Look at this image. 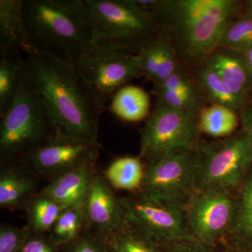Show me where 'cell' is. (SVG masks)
<instances>
[{
	"label": "cell",
	"instance_id": "obj_2",
	"mask_svg": "<svg viewBox=\"0 0 252 252\" xmlns=\"http://www.w3.org/2000/svg\"><path fill=\"white\" fill-rule=\"evenodd\" d=\"M23 16L36 53L73 61L93 44L85 0H24Z\"/></svg>",
	"mask_w": 252,
	"mask_h": 252
},
{
	"label": "cell",
	"instance_id": "obj_5",
	"mask_svg": "<svg viewBox=\"0 0 252 252\" xmlns=\"http://www.w3.org/2000/svg\"><path fill=\"white\" fill-rule=\"evenodd\" d=\"M89 9L93 43L138 54L158 28L152 15L135 0H85Z\"/></svg>",
	"mask_w": 252,
	"mask_h": 252
},
{
	"label": "cell",
	"instance_id": "obj_37",
	"mask_svg": "<svg viewBox=\"0 0 252 252\" xmlns=\"http://www.w3.org/2000/svg\"><path fill=\"white\" fill-rule=\"evenodd\" d=\"M217 252H236L223 245H220L216 248Z\"/></svg>",
	"mask_w": 252,
	"mask_h": 252
},
{
	"label": "cell",
	"instance_id": "obj_34",
	"mask_svg": "<svg viewBox=\"0 0 252 252\" xmlns=\"http://www.w3.org/2000/svg\"><path fill=\"white\" fill-rule=\"evenodd\" d=\"M165 252H217L212 249L195 242H182L165 246Z\"/></svg>",
	"mask_w": 252,
	"mask_h": 252
},
{
	"label": "cell",
	"instance_id": "obj_16",
	"mask_svg": "<svg viewBox=\"0 0 252 252\" xmlns=\"http://www.w3.org/2000/svg\"><path fill=\"white\" fill-rule=\"evenodd\" d=\"M96 170V164L74 169L46 184L40 192L66 208L84 206Z\"/></svg>",
	"mask_w": 252,
	"mask_h": 252
},
{
	"label": "cell",
	"instance_id": "obj_12",
	"mask_svg": "<svg viewBox=\"0 0 252 252\" xmlns=\"http://www.w3.org/2000/svg\"><path fill=\"white\" fill-rule=\"evenodd\" d=\"M101 149L99 142L79 140L58 127L49 140L22 158L47 184L74 169L94 165Z\"/></svg>",
	"mask_w": 252,
	"mask_h": 252
},
{
	"label": "cell",
	"instance_id": "obj_31",
	"mask_svg": "<svg viewBox=\"0 0 252 252\" xmlns=\"http://www.w3.org/2000/svg\"><path fill=\"white\" fill-rule=\"evenodd\" d=\"M158 95L159 104L176 110L194 112L196 105L195 96L189 95L171 91H156Z\"/></svg>",
	"mask_w": 252,
	"mask_h": 252
},
{
	"label": "cell",
	"instance_id": "obj_25",
	"mask_svg": "<svg viewBox=\"0 0 252 252\" xmlns=\"http://www.w3.org/2000/svg\"><path fill=\"white\" fill-rule=\"evenodd\" d=\"M85 207H67L64 209L54 224L48 235L55 243L66 246L74 241L84 229Z\"/></svg>",
	"mask_w": 252,
	"mask_h": 252
},
{
	"label": "cell",
	"instance_id": "obj_30",
	"mask_svg": "<svg viewBox=\"0 0 252 252\" xmlns=\"http://www.w3.org/2000/svg\"><path fill=\"white\" fill-rule=\"evenodd\" d=\"M65 252H111L102 236L84 229L74 241L65 246Z\"/></svg>",
	"mask_w": 252,
	"mask_h": 252
},
{
	"label": "cell",
	"instance_id": "obj_26",
	"mask_svg": "<svg viewBox=\"0 0 252 252\" xmlns=\"http://www.w3.org/2000/svg\"><path fill=\"white\" fill-rule=\"evenodd\" d=\"M200 83L210 97L216 102L235 110L240 107L242 101L232 94L215 69L207 64L199 74Z\"/></svg>",
	"mask_w": 252,
	"mask_h": 252
},
{
	"label": "cell",
	"instance_id": "obj_29",
	"mask_svg": "<svg viewBox=\"0 0 252 252\" xmlns=\"http://www.w3.org/2000/svg\"><path fill=\"white\" fill-rule=\"evenodd\" d=\"M31 232L27 225L18 227L1 223L0 225V252H21Z\"/></svg>",
	"mask_w": 252,
	"mask_h": 252
},
{
	"label": "cell",
	"instance_id": "obj_36",
	"mask_svg": "<svg viewBox=\"0 0 252 252\" xmlns=\"http://www.w3.org/2000/svg\"><path fill=\"white\" fill-rule=\"evenodd\" d=\"M245 58L244 62L248 69L250 81H252V47L245 53Z\"/></svg>",
	"mask_w": 252,
	"mask_h": 252
},
{
	"label": "cell",
	"instance_id": "obj_1",
	"mask_svg": "<svg viewBox=\"0 0 252 252\" xmlns=\"http://www.w3.org/2000/svg\"><path fill=\"white\" fill-rule=\"evenodd\" d=\"M26 69L58 127L79 140L99 142V119L104 108L72 61L36 53L26 55Z\"/></svg>",
	"mask_w": 252,
	"mask_h": 252
},
{
	"label": "cell",
	"instance_id": "obj_15",
	"mask_svg": "<svg viewBox=\"0 0 252 252\" xmlns=\"http://www.w3.org/2000/svg\"><path fill=\"white\" fill-rule=\"evenodd\" d=\"M235 196L234 217L220 245L236 252H252V167L237 189Z\"/></svg>",
	"mask_w": 252,
	"mask_h": 252
},
{
	"label": "cell",
	"instance_id": "obj_9",
	"mask_svg": "<svg viewBox=\"0 0 252 252\" xmlns=\"http://www.w3.org/2000/svg\"><path fill=\"white\" fill-rule=\"evenodd\" d=\"M199 131L194 112L158 103L141 132L140 157L146 163L165 154L195 148Z\"/></svg>",
	"mask_w": 252,
	"mask_h": 252
},
{
	"label": "cell",
	"instance_id": "obj_23",
	"mask_svg": "<svg viewBox=\"0 0 252 252\" xmlns=\"http://www.w3.org/2000/svg\"><path fill=\"white\" fill-rule=\"evenodd\" d=\"M65 208L39 190V193L28 202L25 208L27 225L32 231L47 233Z\"/></svg>",
	"mask_w": 252,
	"mask_h": 252
},
{
	"label": "cell",
	"instance_id": "obj_21",
	"mask_svg": "<svg viewBox=\"0 0 252 252\" xmlns=\"http://www.w3.org/2000/svg\"><path fill=\"white\" fill-rule=\"evenodd\" d=\"M111 101V110L126 122H140L148 116L150 107L148 94L137 86H124Z\"/></svg>",
	"mask_w": 252,
	"mask_h": 252
},
{
	"label": "cell",
	"instance_id": "obj_32",
	"mask_svg": "<svg viewBox=\"0 0 252 252\" xmlns=\"http://www.w3.org/2000/svg\"><path fill=\"white\" fill-rule=\"evenodd\" d=\"M21 252H65V246L55 243L48 233L31 230Z\"/></svg>",
	"mask_w": 252,
	"mask_h": 252
},
{
	"label": "cell",
	"instance_id": "obj_7",
	"mask_svg": "<svg viewBox=\"0 0 252 252\" xmlns=\"http://www.w3.org/2000/svg\"><path fill=\"white\" fill-rule=\"evenodd\" d=\"M72 62L103 108L126 83L141 76L138 55L94 43Z\"/></svg>",
	"mask_w": 252,
	"mask_h": 252
},
{
	"label": "cell",
	"instance_id": "obj_14",
	"mask_svg": "<svg viewBox=\"0 0 252 252\" xmlns=\"http://www.w3.org/2000/svg\"><path fill=\"white\" fill-rule=\"evenodd\" d=\"M41 182L22 158L0 160V207L24 211L41 190Z\"/></svg>",
	"mask_w": 252,
	"mask_h": 252
},
{
	"label": "cell",
	"instance_id": "obj_22",
	"mask_svg": "<svg viewBox=\"0 0 252 252\" xmlns=\"http://www.w3.org/2000/svg\"><path fill=\"white\" fill-rule=\"evenodd\" d=\"M208 63L220 74L228 90L243 102L250 82L244 61L231 55L218 53L212 56Z\"/></svg>",
	"mask_w": 252,
	"mask_h": 252
},
{
	"label": "cell",
	"instance_id": "obj_20",
	"mask_svg": "<svg viewBox=\"0 0 252 252\" xmlns=\"http://www.w3.org/2000/svg\"><path fill=\"white\" fill-rule=\"evenodd\" d=\"M19 51L0 54V116L9 108L25 71L26 56Z\"/></svg>",
	"mask_w": 252,
	"mask_h": 252
},
{
	"label": "cell",
	"instance_id": "obj_17",
	"mask_svg": "<svg viewBox=\"0 0 252 252\" xmlns=\"http://www.w3.org/2000/svg\"><path fill=\"white\" fill-rule=\"evenodd\" d=\"M23 2L24 0H0V54H36L26 32Z\"/></svg>",
	"mask_w": 252,
	"mask_h": 252
},
{
	"label": "cell",
	"instance_id": "obj_18",
	"mask_svg": "<svg viewBox=\"0 0 252 252\" xmlns=\"http://www.w3.org/2000/svg\"><path fill=\"white\" fill-rule=\"evenodd\" d=\"M111 252H165V247L127 220L104 236Z\"/></svg>",
	"mask_w": 252,
	"mask_h": 252
},
{
	"label": "cell",
	"instance_id": "obj_28",
	"mask_svg": "<svg viewBox=\"0 0 252 252\" xmlns=\"http://www.w3.org/2000/svg\"><path fill=\"white\" fill-rule=\"evenodd\" d=\"M158 48V70L153 82L154 88L160 85L175 72L176 53L171 42L166 37L158 34L156 36Z\"/></svg>",
	"mask_w": 252,
	"mask_h": 252
},
{
	"label": "cell",
	"instance_id": "obj_13",
	"mask_svg": "<svg viewBox=\"0 0 252 252\" xmlns=\"http://www.w3.org/2000/svg\"><path fill=\"white\" fill-rule=\"evenodd\" d=\"M98 170L94 172L85 205L84 229L104 236L125 221L120 198Z\"/></svg>",
	"mask_w": 252,
	"mask_h": 252
},
{
	"label": "cell",
	"instance_id": "obj_38",
	"mask_svg": "<svg viewBox=\"0 0 252 252\" xmlns=\"http://www.w3.org/2000/svg\"><path fill=\"white\" fill-rule=\"evenodd\" d=\"M248 11H249L248 16H250V17L252 18V1H249Z\"/></svg>",
	"mask_w": 252,
	"mask_h": 252
},
{
	"label": "cell",
	"instance_id": "obj_10",
	"mask_svg": "<svg viewBox=\"0 0 252 252\" xmlns=\"http://www.w3.org/2000/svg\"><path fill=\"white\" fill-rule=\"evenodd\" d=\"M141 191L153 198L186 205L197 188L196 147L165 154L144 163Z\"/></svg>",
	"mask_w": 252,
	"mask_h": 252
},
{
	"label": "cell",
	"instance_id": "obj_11",
	"mask_svg": "<svg viewBox=\"0 0 252 252\" xmlns=\"http://www.w3.org/2000/svg\"><path fill=\"white\" fill-rule=\"evenodd\" d=\"M235 192L224 189H196L185 205L190 233L198 243L216 249L224 238L234 217Z\"/></svg>",
	"mask_w": 252,
	"mask_h": 252
},
{
	"label": "cell",
	"instance_id": "obj_6",
	"mask_svg": "<svg viewBox=\"0 0 252 252\" xmlns=\"http://www.w3.org/2000/svg\"><path fill=\"white\" fill-rule=\"evenodd\" d=\"M120 202L126 220L162 246L198 243L189 229L185 204L153 198L141 190L120 198Z\"/></svg>",
	"mask_w": 252,
	"mask_h": 252
},
{
	"label": "cell",
	"instance_id": "obj_4",
	"mask_svg": "<svg viewBox=\"0 0 252 252\" xmlns=\"http://www.w3.org/2000/svg\"><path fill=\"white\" fill-rule=\"evenodd\" d=\"M0 117V160L25 157L58 128L26 69L12 102Z\"/></svg>",
	"mask_w": 252,
	"mask_h": 252
},
{
	"label": "cell",
	"instance_id": "obj_33",
	"mask_svg": "<svg viewBox=\"0 0 252 252\" xmlns=\"http://www.w3.org/2000/svg\"><path fill=\"white\" fill-rule=\"evenodd\" d=\"M155 91H171L189 95L195 96V91L189 79L182 73L176 70L160 86L154 88Z\"/></svg>",
	"mask_w": 252,
	"mask_h": 252
},
{
	"label": "cell",
	"instance_id": "obj_27",
	"mask_svg": "<svg viewBox=\"0 0 252 252\" xmlns=\"http://www.w3.org/2000/svg\"><path fill=\"white\" fill-rule=\"evenodd\" d=\"M219 47L243 51L245 53L252 47V18H239L228 23L220 39Z\"/></svg>",
	"mask_w": 252,
	"mask_h": 252
},
{
	"label": "cell",
	"instance_id": "obj_35",
	"mask_svg": "<svg viewBox=\"0 0 252 252\" xmlns=\"http://www.w3.org/2000/svg\"><path fill=\"white\" fill-rule=\"evenodd\" d=\"M241 122L243 126V133L247 136L252 143V110L251 109H247L242 112Z\"/></svg>",
	"mask_w": 252,
	"mask_h": 252
},
{
	"label": "cell",
	"instance_id": "obj_8",
	"mask_svg": "<svg viewBox=\"0 0 252 252\" xmlns=\"http://www.w3.org/2000/svg\"><path fill=\"white\" fill-rule=\"evenodd\" d=\"M196 189L235 192L252 167V143L243 133L196 147Z\"/></svg>",
	"mask_w": 252,
	"mask_h": 252
},
{
	"label": "cell",
	"instance_id": "obj_19",
	"mask_svg": "<svg viewBox=\"0 0 252 252\" xmlns=\"http://www.w3.org/2000/svg\"><path fill=\"white\" fill-rule=\"evenodd\" d=\"M102 174L113 189L132 193L142 188L145 165L140 156H126L114 159Z\"/></svg>",
	"mask_w": 252,
	"mask_h": 252
},
{
	"label": "cell",
	"instance_id": "obj_24",
	"mask_svg": "<svg viewBox=\"0 0 252 252\" xmlns=\"http://www.w3.org/2000/svg\"><path fill=\"white\" fill-rule=\"evenodd\" d=\"M199 130L215 137H224L233 133L238 126L233 109L215 104L203 109L198 119Z\"/></svg>",
	"mask_w": 252,
	"mask_h": 252
},
{
	"label": "cell",
	"instance_id": "obj_3",
	"mask_svg": "<svg viewBox=\"0 0 252 252\" xmlns=\"http://www.w3.org/2000/svg\"><path fill=\"white\" fill-rule=\"evenodd\" d=\"M235 8L231 0H151L145 10L158 28L172 26L184 54L195 60L219 47Z\"/></svg>",
	"mask_w": 252,
	"mask_h": 252
}]
</instances>
